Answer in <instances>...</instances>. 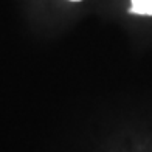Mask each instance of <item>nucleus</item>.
Segmentation results:
<instances>
[{
    "label": "nucleus",
    "mask_w": 152,
    "mask_h": 152,
    "mask_svg": "<svg viewBox=\"0 0 152 152\" xmlns=\"http://www.w3.org/2000/svg\"><path fill=\"white\" fill-rule=\"evenodd\" d=\"M130 12L140 16H152V0H130Z\"/></svg>",
    "instance_id": "1"
},
{
    "label": "nucleus",
    "mask_w": 152,
    "mask_h": 152,
    "mask_svg": "<svg viewBox=\"0 0 152 152\" xmlns=\"http://www.w3.org/2000/svg\"><path fill=\"white\" fill-rule=\"evenodd\" d=\"M72 2H79V0H72Z\"/></svg>",
    "instance_id": "2"
}]
</instances>
